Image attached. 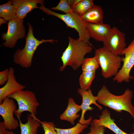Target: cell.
I'll list each match as a JSON object with an SVG mask.
<instances>
[{"mask_svg":"<svg viewBox=\"0 0 134 134\" xmlns=\"http://www.w3.org/2000/svg\"><path fill=\"white\" fill-rule=\"evenodd\" d=\"M133 96L132 91L129 89H126L122 95H116L110 92L103 85L96 96L97 101L99 104L118 112L127 111L134 118V106L131 102Z\"/></svg>","mask_w":134,"mask_h":134,"instance_id":"1","label":"cell"},{"mask_svg":"<svg viewBox=\"0 0 134 134\" xmlns=\"http://www.w3.org/2000/svg\"><path fill=\"white\" fill-rule=\"evenodd\" d=\"M68 39V46L61 58L63 62V65L59 69L61 71L68 66L73 70H76L82 65L85 55L92 50L89 44L79 38L74 39L69 36Z\"/></svg>","mask_w":134,"mask_h":134,"instance_id":"2","label":"cell"},{"mask_svg":"<svg viewBox=\"0 0 134 134\" xmlns=\"http://www.w3.org/2000/svg\"><path fill=\"white\" fill-rule=\"evenodd\" d=\"M28 31L26 38L25 46L22 49H17L13 55L14 63L24 68H29L31 67L34 54L40 44L46 42L53 43L54 42H57V40L52 39L38 40L34 36L33 28L31 24L28 23Z\"/></svg>","mask_w":134,"mask_h":134,"instance_id":"3","label":"cell"},{"mask_svg":"<svg viewBox=\"0 0 134 134\" xmlns=\"http://www.w3.org/2000/svg\"><path fill=\"white\" fill-rule=\"evenodd\" d=\"M95 56L101 68V74L106 79L117 74L124 57L114 54L104 46L96 50Z\"/></svg>","mask_w":134,"mask_h":134,"instance_id":"4","label":"cell"},{"mask_svg":"<svg viewBox=\"0 0 134 134\" xmlns=\"http://www.w3.org/2000/svg\"><path fill=\"white\" fill-rule=\"evenodd\" d=\"M39 8L47 14L54 16L61 20L68 27L75 30L78 34L79 38L92 46L89 41L90 37L86 22L81 16L73 11L65 14H59L51 10L43 5H41Z\"/></svg>","mask_w":134,"mask_h":134,"instance_id":"5","label":"cell"},{"mask_svg":"<svg viewBox=\"0 0 134 134\" xmlns=\"http://www.w3.org/2000/svg\"><path fill=\"white\" fill-rule=\"evenodd\" d=\"M8 97L15 100L18 108L14 113L18 118H20L23 112L27 111L35 116L37 108L39 105L35 93L32 91L22 90L17 91Z\"/></svg>","mask_w":134,"mask_h":134,"instance_id":"6","label":"cell"},{"mask_svg":"<svg viewBox=\"0 0 134 134\" xmlns=\"http://www.w3.org/2000/svg\"><path fill=\"white\" fill-rule=\"evenodd\" d=\"M24 22L23 19L17 17L9 21L7 31L6 33H2L1 37L5 41L2 43L3 46L13 48L18 40L25 38L26 30Z\"/></svg>","mask_w":134,"mask_h":134,"instance_id":"7","label":"cell"},{"mask_svg":"<svg viewBox=\"0 0 134 134\" xmlns=\"http://www.w3.org/2000/svg\"><path fill=\"white\" fill-rule=\"evenodd\" d=\"M123 55H125L122 61L123 64L113 80L119 83L124 82L128 83L133 78L130 73L134 66V39L122 52Z\"/></svg>","mask_w":134,"mask_h":134,"instance_id":"8","label":"cell"},{"mask_svg":"<svg viewBox=\"0 0 134 134\" xmlns=\"http://www.w3.org/2000/svg\"><path fill=\"white\" fill-rule=\"evenodd\" d=\"M125 34L117 27L112 28L108 37L103 42V46L116 55L120 56L126 47Z\"/></svg>","mask_w":134,"mask_h":134,"instance_id":"9","label":"cell"},{"mask_svg":"<svg viewBox=\"0 0 134 134\" xmlns=\"http://www.w3.org/2000/svg\"><path fill=\"white\" fill-rule=\"evenodd\" d=\"M16 109L14 100L8 97L0 104V115L3 120L7 130L12 131L19 126V122L13 116V113Z\"/></svg>","mask_w":134,"mask_h":134,"instance_id":"10","label":"cell"},{"mask_svg":"<svg viewBox=\"0 0 134 134\" xmlns=\"http://www.w3.org/2000/svg\"><path fill=\"white\" fill-rule=\"evenodd\" d=\"M77 92L81 96L82 99V103L81 105V114L79 122L82 124L89 125L92 122V117L90 116L88 119L85 120L84 115L88 110L91 111L94 109V108L91 107L90 105L92 104H94L101 110H102V107L97 102V97L93 95L90 89L85 90L80 88H79Z\"/></svg>","mask_w":134,"mask_h":134,"instance_id":"11","label":"cell"},{"mask_svg":"<svg viewBox=\"0 0 134 134\" xmlns=\"http://www.w3.org/2000/svg\"><path fill=\"white\" fill-rule=\"evenodd\" d=\"M8 80L5 85L0 88V104L3 100L9 95L21 90H24L26 86L19 84L16 81L13 68H9Z\"/></svg>","mask_w":134,"mask_h":134,"instance_id":"12","label":"cell"},{"mask_svg":"<svg viewBox=\"0 0 134 134\" xmlns=\"http://www.w3.org/2000/svg\"><path fill=\"white\" fill-rule=\"evenodd\" d=\"M90 37L97 41L103 42L110 34L112 28L110 25L103 23H94L86 22Z\"/></svg>","mask_w":134,"mask_h":134,"instance_id":"13","label":"cell"},{"mask_svg":"<svg viewBox=\"0 0 134 134\" xmlns=\"http://www.w3.org/2000/svg\"><path fill=\"white\" fill-rule=\"evenodd\" d=\"M12 4L16 7L17 11L16 17L23 19L27 14L32 10L39 8L37 4L43 5L45 1L43 0H12Z\"/></svg>","mask_w":134,"mask_h":134,"instance_id":"14","label":"cell"},{"mask_svg":"<svg viewBox=\"0 0 134 134\" xmlns=\"http://www.w3.org/2000/svg\"><path fill=\"white\" fill-rule=\"evenodd\" d=\"M109 111L105 109L102 111L98 119H95L92 121L96 124L104 126L114 132L115 134H128L120 129L112 119Z\"/></svg>","mask_w":134,"mask_h":134,"instance_id":"15","label":"cell"},{"mask_svg":"<svg viewBox=\"0 0 134 134\" xmlns=\"http://www.w3.org/2000/svg\"><path fill=\"white\" fill-rule=\"evenodd\" d=\"M81 110V105L77 104L72 98H69L67 107L60 115V119L62 120L69 122L74 125L75 120L80 116V115L77 113Z\"/></svg>","mask_w":134,"mask_h":134,"instance_id":"16","label":"cell"},{"mask_svg":"<svg viewBox=\"0 0 134 134\" xmlns=\"http://www.w3.org/2000/svg\"><path fill=\"white\" fill-rule=\"evenodd\" d=\"M21 130V134H37L38 128L40 126V122L35 116L31 113L27 115V122L22 123L20 118H18Z\"/></svg>","mask_w":134,"mask_h":134,"instance_id":"17","label":"cell"},{"mask_svg":"<svg viewBox=\"0 0 134 134\" xmlns=\"http://www.w3.org/2000/svg\"><path fill=\"white\" fill-rule=\"evenodd\" d=\"M81 17L85 22L94 23H102L103 11L100 6L94 5Z\"/></svg>","mask_w":134,"mask_h":134,"instance_id":"18","label":"cell"},{"mask_svg":"<svg viewBox=\"0 0 134 134\" xmlns=\"http://www.w3.org/2000/svg\"><path fill=\"white\" fill-rule=\"evenodd\" d=\"M15 7L12 4V0H9L5 3L0 5V17L9 21L16 17Z\"/></svg>","mask_w":134,"mask_h":134,"instance_id":"19","label":"cell"},{"mask_svg":"<svg viewBox=\"0 0 134 134\" xmlns=\"http://www.w3.org/2000/svg\"><path fill=\"white\" fill-rule=\"evenodd\" d=\"M96 74V71H83L80 76L79 82L80 88L85 90L90 89Z\"/></svg>","mask_w":134,"mask_h":134,"instance_id":"20","label":"cell"},{"mask_svg":"<svg viewBox=\"0 0 134 134\" xmlns=\"http://www.w3.org/2000/svg\"><path fill=\"white\" fill-rule=\"evenodd\" d=\"M92 0H81L72 9L73 12L81 16L94 5Z\"/></svg>","mask_w":134,"mask_h":134,"instance_id":"21","label":"cell"},{"mask_svg":"<svg viewBox=\"0 0 134 134\" xmlns=\"http://www.w3.org/2000/svg\"><path fill=\"white\" fill-rule=\"evenodd\" d=\"M89 124H82L78 122L75 126L70 128L62 129L55 127L57 134H80L88 127Z\"/></svg>","mask_w":134,"mask_h":134,"instance_id":"22","label":"cell"},{"mask_svg":"<svg viewBox=\"0 0 134 134\" xmlns=\"http://www.w3.org/2000/svg\"><path fill=\"white\" fill-rule=\"evenodd\" d=\"M99 66L98 63L94 56L92 58H85L82 67L83 71L92 72L96 71Z\"/></svg>","mask_w":134,"mask_h":134,"instance_id":"23","label":"cell"},{"mask_svg":"<svg viewBox=\"0 0 134 134\" xmlns=\"http://www.w3.org/2000/svg\"><path fill=\"white\" fill-rule=\"evenodd\" d=\"M51 9L54 10L60 11L66 13L73 11L67 0H61L56 6L52 7Z\"/></svg>","mask_w":134,"mask_h":134,"instance_id":"24","label":"cell"},{"mask_svg":"<svg viewBox=\"0 0 134 134\" xmlns=\"http://www.w3.org/2000/svg\"><path fill=\"white\" fill-rule=\"evenodd\" d=\"M41 123L44 131V134H57L55 129V125L53 122L44 121Z\"/></svg>","mask_w":134,"mask_h":134,"instance_id":"25","label":"cell"},{"mask_svg":"<svg viewBox=\"0 0 134 134\" xmlns=\"http://www.w3.org/2000/svg\"><path fill=\"white\" fill-rule=\"evenodd\" d=\"M90 124L89 132L86 134H104L105 127L97 125L92 121Z\"/></svg>","mask_w":134,"mask_h":134,"instance_id":"26","label":"cell"},{"mask_svg":"<svg viewBox=\"0 0 134 134\" xmlns=\"http://www.w3.org/2000/svg\"><path fill=\"white\" fill-rule=\"evenodd\" d=\"M9 74V69L6 68L0 72V85L6 83L7 81Z\"/></svg>","mask_w":134,"mask_h":134,"instance_id":"27","label":"cell"},{"mask_svg":"<svg viewBox=\"0 0 134 134\" xmlns=\"http://www.w3.org/2000/svg\"><path fill=\"white\" fill-rule=\"evenodd\" d=\"M7 130L4 122H0V134H6Z\"/></svg>","mask_w":134,"mask_h":134,"instance_id":"28","label":"cell"},{"mask_svg":"<svg viewBox=\"0 0 134 134\" xmlns=\"http://www.w3.org/2000/svg\"><path fill=\"white\" fill-rule=\"evenodd\" d=\"M5 23H7L8 24V22L7 21L4 19L0 18V25H1L2 24H4Z\"/></svg>","mask_w":134,"mask_h":134,"instance_id":"29","label":"cell"},{"mask_svg":"<svg viewBox=\"0 0 134 134\" xmlns=\"http://www.w3.org/2000/svg\"><path fill=\"white\" fill-rule=\"evenodd\" d=\"M6 134H15L14 132L12 131L7 130Z\"/></svg>","mask_w":134,"mask_h":134,"instance_id":"30","label":"cell"},{"mask_svg":"<svg viewBox=\"0 0 134 134\" xmlns=\"http://www.w3.org/2000/svg\"><path fill=\"white\" fill-rule=\"evenodd\" d=\"M131 134H134V132L131 133Z\"/></svg>","mask_w":134,"mask_h":134,"instance_id":"31","label":"cell"},{"mask_svg":"<svg viewBox=\"0 0 134 134\" xmlns=\"http://www.w3.org/2000/svg\"><path fill=\"white\" fill-rule=\"evenodd\" d=\"M133 127L134 128V124L133 125Z\"/></svg>","mask_w":134,"mask_h":134,"instance_id":"32","label":"cell"}]
</instances>
